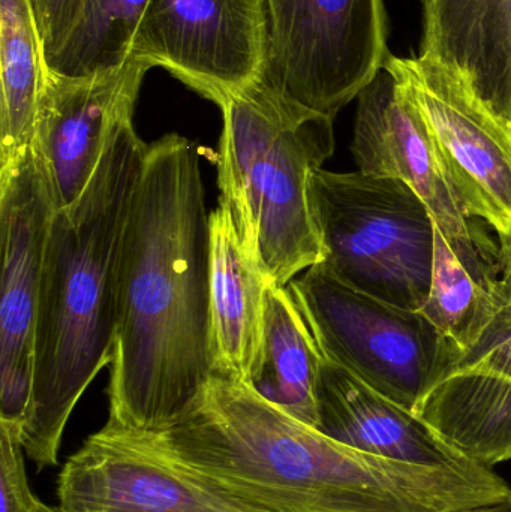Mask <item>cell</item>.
<instances>
[{
    "instance_id": "6da1fadb",
    "label": "cell",
    "mask_w": 511,
    "mask_h": 512,
    "mask_svg": "<svg viewBox=\"0 0 511 512\" xmlns=\"http://www.w3.org/2000/svg\"><path fill=\"white\" fill-rule=\"evenodd\" d=\"M107 426L156 435L197 411L215 376L210 215L197 147L147 146L119 265Z\"/></svg>"
},
{
    "instance_id": "7a4b0ae2",
    "label": "cell",
    "mask_w": 511,
    "mask_h": 512,
    "mask_svg": "<svg viewBox=\"0 0 511 512\" xmlns=\"http://www.w3.org/2000/svg\"><path fill=\"white\" fill-rule=\"evenodd\" d=\"M135 436L264 512H458L511 493L492 468H429L348 447L221 376L185 420Z\"/></svg>"
},
{
    "instance_id": "3957f363",
    "label": "cell",
    "mask_w": 511,
    "mask_h": 512,
    "mask_svg": "<svg viewBox=\"0 0 511 512\" xmlns=\"http://www.w3.org/2000/svg\"><path fill=\"white\" fill-rule=\"evenodd\" d=\"M147 146L132 120L120 123L86 191L51 219L36 319L32 400L20 433L24 454L39 469L57 465L72 411L113 361L120 252Z\"/></svg>"
},
{
    "instance_id": "277c9868",
    "label": "cell",
    "mask_w": 511,
    "mask_h": 512,
    "mask_svg": "<svg viewBox=\"0 0 511 512\" xmlns=\"http://www.w3.org/2000/svg\"><path fill=\"white\" fill-rule=\"evenodd\" d=\"M221 200L248 254L287 286L324 259L312 177L335 152L332 117L297 107L260 84L221 107Z\"/></svg>"
},
{
    "instance_id": "5b68a950",
    "label": "cell",
    "mask_w": 511,
    "mask_h": 512,
    "mask_svg": "<svg viewBox=\"0 0 511 512\" xmlns=\"http://www.w3.org/2000/svg\"><path fill=\"white\" fill-rule=\"evenodd\" d=\"M312 209L323 264L345 285L404 309L420 310L431 289L437 225L401 180L318 170Z\"/></svg>"
},
{
    "instance_id": "8992f818",
    "label": "cell",
    "mask_w": 511,
    "mask_h": 512,
    "mask_svg": "<svg viewBox=\"0 0 511 512\" xmlns=\"http://www.w3.org/2000/svg\"><path fill=\"white\" fill-rule=\"evenodd\" d=\"M288 286L323 357L408 411L458 363V348L420 310L357 291L323 262Z\"/></svg>"
},
{
    "instance_id": "52a82bcc",
    "label": "cell",
    "mask_w": 511,
    "mask_h": 512,
    "mask_svg": "<svg viewBox=\"0 0 511 512\" xmlns=\"http://www.w3.org/2000/svg\"><path fill=\"white\" fill-rule=\"evenodd\" d=\"M266 57L258 84L335 119L387 57L383 0H264Z\"/></svg>"
},
{
    "instance_id": "ba28073f",
    "label": "cell",
    "mask_w": 511,
    "mask_h": 512,
    "mask_svg": "<svg viewBox=\"0 0 511 512\" xmlns=\"http://www.w3.org/2000/svg\"><path fill=\"white\" fill-rule=\"evenodd\" d=\"M384 66L422 117L465 213L511 248V123L429 57L390 54Z\"/></svg>"
},
{
    "instance_id": "9c48e42d",
    "label": "cell",
    "mask_w": 511,
    "mask_h": 512,
    "mask_svg": "<svg viewBox=\"0 0 511 512\" xmlns=\"http://www.w3.org/2000/svg\"><path fill=\"white\" fill-rule=\"evenodd\" d=\"M354 161L359 171L410 186L468 273L488 289L501 280L500 246L465 213L422 117L386 66L357 96Z\"/></svg>"
},
{
    "instance_id": "30bf717a",
    "label": "cell",
    "mask_w": 511,
    "mask_h": 512,
    "mask_svg": "<svg viewBox=\"0 0 511 512\" xmlns=\"http://www.w3.org/2000/svg\"><path fill=\"white\" fill-rule=\"evenodd\" d=\"M54 212L33 146L0 165V424L20 430L32 400L39 292Z\"/></svg>"
},
{
    "instance_id": "8fae6325",
    "label": "cell",
    "mask_w": 511,
    "mask_h": 512,
    "mask_svg": "<svg viewBox=\"0 0 511 512\" xmlns=\"http://www.w3.org/2000/svg\"><path fill=\"white\" fill-rule=\"evenodd\" d=\"M264 57V0H149L131 53L219 107L258 83Z\"/></svg>"
},
{
    "instance_id": "7c38bea8",
    "label": "cell",
    "mask_w": 511,
    "mask_h": 512,
    "mask_svg": "<svg viewBox=\"0 0 511 512\" xmlns=\"http://www.w3.org/2000/svg\"><path fill=\"white\" fill-rule=\"evenodd\" d=\"M57 499L62 512H264L107 424L66 460Z\"/></svg>"
},
{
    "instance_id": "4fadbf2b",
    "label": "cell",
    "mask_w": 511,
    "mask_h": 512,
    "mask_svg": "<svg viewBox=\"0 0 511 512\" xmlns=\"http://www.w3.org/2000/svg\"><path fill=\"white\" fill-rule=\"evenodd\" d=\"M144 63L83 78L47 71L36 111L33 149L41 158L56 210L83 195L114 129L134 116Z\"/></svg>"
},
{
    "instance_id": "5bb4252c",
    "label": "cell",
    "mask_w": 511,
    "mask_h": 512,
    "mask_svg": "<svg viewBox=\"0 0 511 512\" xmlns=\"http://www.w3.org/2000/svg\"><path fill=\"white\" fill-rule=\"evenodd\" d=\"M317 408V429L356 450L429 468L461 472L486 468L465 459L413 411L324 357Z\"/></svg>"
},
{
    "instance_id": "9a60e30c",
    "label": "cell",
    "mask_w": 511,
    "mask_h": 512,
    "mask_svg": "<svg viewBox=\"0 0 511 512\" xmlns=\"http://www.w3.org/2000/svg\"><path fill=\"white\" fill-rule=\"evenodd\" d=\"M420 56L462 78L511 123V0H422Z\"/></svg>"
},
{
    "instance_id": "2e32d148",
    "label": "cell",
    "mask_w": 511,
    "mask_h": 512,
    "mask_svg": "<svg viewBox=\"0 0 511 512\" xmlns=\"http://www.w3.org/2000/svg\"><path fill=\"white\" fill-rule=\"evenodd\" d=\"M267 280L248 254L230 210L210 213V307L215 376L248 381L263 342Z\"/></svg>"
},
{
    "instance_id": "e0dca14e",
    "label": "cell",
    "mask_w": 511,
    "mask_h": 512,
    "mask_svg": "<svg viewBox=\"0 0 511 512\" xmlns=\"http://www.w3.org/2000/svg\"><path fill=\"white\" fill-rule=\"evenodd\" d=\"M450 447L477 465L511 460V381L477 369L444 376L414 408Z\"/></svg>"
},
{
    "instance_id": "ac0fdd59",
    "label": "cell",
    "mask_w": 511,
    "mask_h": 512,
    "mask_svg": "<svg viewBox=\"0 0 511 512\" xmlns=\"http://www.w3.org/2000/svg\"><path fill=\"white\" fill-rule=\"evenodd\" d=\"M323 354L291 292L269 285L260 355L246 384L308 426H318L317 384Z\"/></svg>"
},
{
    "instance_id": "d6986e66",
    "label": "cell",
    "mask_w": 511,
    "mask_h": 512,
    "mask_svg": "<svg viewBox=\"0 0 511 512\" xmlns=\"http://www.w3.org/2000/svg\"><path fill=\"white\" fill-rule=\"evenodd\" d=\"M47 66L29 0H0V165L30 149Z\"/></svg>"
},
{
    "instance_id": "ffe728a7",
    "label": "cell",
    "mask_w": 511,
    "mask_h": 512,
    "mask_svg": "<svg viewBox=\"0 0 511 512\" xmlns=\"http://www.w3.org/2000/svg\"><path fill=\"white\" fill-rule=\"evenodd\" d=\"M147 5L149 0H80L68 35L45 57L47 71L83 78L125 65Z\"/></svg>"
},
{
    "instance_id": "44dd1931",
    "label": "cell",
    "mask_w": 511,
    "mask_h": 512,
    "mask_svg": "<svg viewBox=\"0 0 511 512\" xmlns=\"http://www.w3.org/2000/svg\"><path fill=\"white\" fill-rule=\"evenodd\" d=\"M506 295L503 280L494 289L480 285L437 228L431 289L420 312L458 348L459 354L476 342Z\"/></svg>"
},
{
    "instance_id": "7402d4cb",
    "label": "cell",
    "mask_w": 511,
    "mask_h": 512,
    "mask_svg": "<svg viewBox=\"0 0 511 512\" xmlns=\"http://www.w3.org/2000/svg\"><path fill=\"white\" fill-rule=\"evenodd\" d=\"M18 427L0 424V512H62L30 489Z\"/></svg>"
},
{
    "instance_id": "603a6c76",
    "label": "cell",
    "mask_w": 511,
    "mask_h": 512,
    "mask_svg": "<svg viewBox=\"0 0 511 512\" xmlns=\"http://www.w3.org/2000/svg\"><path fill=\"white\" fill-rule=\"evenodd\" d=\"M477 369L511 381V297L504 300L476 342L462 352L455 369Z\"/></svg>"
},
{
    "instance_id": "cb8c5ba5",
    "label": "cell",
    "mask_w": 511,
    "mask_h": 512,
    "mask_svg": "<svg viewBox=\"0 0 511 512\" xmlns=\"http://www.w3.org/2000/svg\"><path fill=\"white\" fill-rule=\"evenodd\" d=\"M45 57L53 54L68 35L80 0H29Z\"/></svg>"
},
{
    "instance_id": "d4e9b609",
    "label": "cell",
    "mask_w": 511,
    "mask_h": 512,
    "mask_svg": "<svg viewBox=\"0 0 511 512\" xmlns=\"http://www.w3.org/2000/svg\"><path fill=\"white\" fill-rule=\"evenodd\" d=\"M458 512H511V493L497 501L488 502V504L477 505V507L468 508Z\"/></svg>"
},
{
    "instance_id": "484cf974",
    "label": "cell",
    "mask_w": 511,
    "mask_h": 512,
    "mask_svg": "<svg viewBox=\"0 0 511 512\" xmlns=\"http://www.w3.org/2000/svg\"><path fill=\"white\" fill-rule=\"evenodd\" d=\"M501 252V280L509 289L511 297V248L500 249Z\"/></svg>"
}]
</instances>
